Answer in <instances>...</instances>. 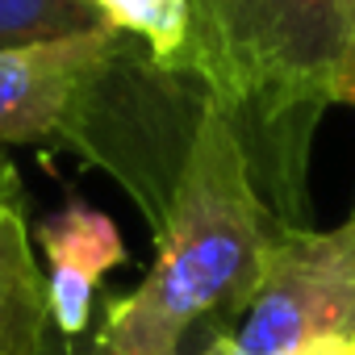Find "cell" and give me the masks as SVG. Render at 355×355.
<instances>
[{
    "instance_id": "cell-2",
    "label": "cell",
    "mask_w": 355,
    "mask_h": 355,
    "mask_svg": "<svg viewBox=\"0 0 355 355\" xmlns=\"http://www.w3.org/2000/svg\"><path fill=\"white\" fill-rule=\"evenodd\" d=\"M276 230L280 222L251 180L226 109L201 101L184 167L155 230V263L134 293L109 305L84 355H167L197 322L239 318Z\"/></svg>"
},
{
    "instance_id": "cell-10",
    "label": "cell",
    "mask_w": 355,
    "mask_h": 355,
    "mask_svg": "<svg viewBox=\"0 0 355 355\" xmlns=\"http://www.w3.org/2000/svg\"><path fill=\"white\" fill-rule=\"evenodd\" d=\"M9 201H26V197H21V180H17L13 159L0 150V205H9Z\"/></svg>"
},
{
    "instance_id": "cell-5",
    "label": "cell",
    "mask_w": 355,
    "mask_h": 355,
    "mask_svg": "<svg viewBox=\"0 0 355 355\" xmlns=\"http://www.w3.org/2000/svg\"><path fill=\"white\" fill-rule=\"evenodd\" d=\"M38 247L46 255V293H51V322L55 334L80 338L92 318V297L105 272L125 263L121 230L109 214L71 201L34 226Z\"/></svg>"
},
{
    "instance_id": "cell-3",
    "label": "cell",
    "mask_w": 355,
    "mask_h": 355,
    "mask_svg": "<svg viewBox=\"0 0 355 355\" xmlns=\"http://www.w3.org/2000/svg\"><path fill=\"white\" fill-rule=\"evenodd\" d=\"M334 338H355V218L334 230L280 226L214 355H305Z\"/></svg>"
},
{
    "instance_id": "cell-4",
    "label": "cell",
    "mask_w": 355,
    "mask_h": 355,
    "mask_svg": "<svg viewBox=\"0 0 355 355\" xmlns=\"http://www.w3.org/2000/svg\"><path fill=\"white\" fill-rule=\"evenodd\" d=\"M125 34L113 26L42 42L0 51V150L5 146H80L92 92L113 63Z\"/></svg>"
},
{
    "instance_id": "cell-7",
    "label": "cell",
    "mask_w": 355,
    "mask_h": 355,
    "mask_svg": "<svg viewBox=\"0 0 355 355\" xmlns=\"http://www.w3.org/2000/svg\"><path fill=\"white\" fill-rule=\"evenodd\" d=\"M105 26L109 17L96 0H0V51L63 42Z\"/></svg>"
},
{
    "instance_id": "cell-9",
    "label": "cell",
    "mask_w": 355,
    "mask_h": 355,
    "mask_svg": "<svg viewBox=\"0 0 355 355\" xmlns=\"http://www.w3.org/2000/svg\"><path fill=\"white\" fill-rule=\"evenodd\" d=\"M230 322H234V318H209V322H197L180 343H175V351H167V355H214V343H218V334H222ZM42 355H84V351H76L71 338L51 334V343H46Z\"/></svg>"
},
{
    "instance_id": "cell-6",
    "label": "cell",
    "mask_w": 355,
    "mask_h": 355,
    "mask_svg": "<svg viewBox=\"0 0 355 355\" xmlns=\"http://www.w3.org/2000/svg\"><path fill=\"white\" fill-rule=\"evenodd\" d=\"M51 334V293L34 263L26 201H9L0 205V355H42Z\"/></svg>"
},
{
    "instance_id": "cell-8",
    "label": "cell",
    "mask_w": 355,
    "mask_h": 355,
    "mask_svg": "<svg viewBox=\"0 0 355 355\" xmlns=\"http://www.w3.org/2000/svg\"><path fill=\"white\" fill-rule=\"evenodd\" d=\"M96 9L109 17V26L125 38H138L150 55V63L163 71L171 55L184 46L193 0H96Z\"/></svg>"
},
{
    "instance_id": "cell-11",
    "label": "cell",
    "mask_w": 355,
    "mask_h": 355,
    "mask_svg": "<svg viewBox=\"0 0 355 355\" xmlns=\"http://www.w3.org/2000/svg\"><path fill=\"white\" fill-rule=\"evenodd\" d=\"M305 355H355V338H334V343H322Z\"/></svg>"
},
{
    "instance_id": "cell-1",
    "label": "cell",
    "mask_w": 355,
    "mask_h": 355,
    "mask_svg": "<svg viewBox=\"0 0 355 355\" xmlns=\"http://www.w3.org/2000/svg\"><path fill=\"white\" fill-rule=\"evenodd\" d=\"M163 76L226 109L272 218L305 226L318 117L355 105V0H193Z\"/></svg>"
}]
</instances>
